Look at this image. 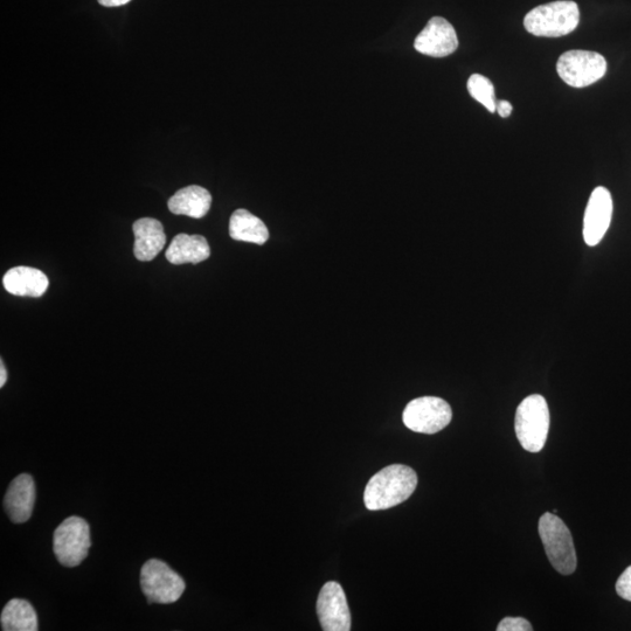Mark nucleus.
Segmentation results:
<instances>
[{
    "label": "nucleus",
    "mask_w": 631,
    "mask_h": 631,
    "mask_svg": "<svg viewBox=\"0 0 631 631\" xmlns=\"http://www.w3.org/2000/svg\"><path fill=\"white\" fill-rule=\"evenodd\" d=\"M418 487V475L412 468L393 464L371 477L364 492V503L371 511L394 508L407 501Z\"/></svg>",
    "instance_id": "nucleus-1"
},
{
    "label": "nucleus",
    "mask_w": 631,
    "mask_h": 631,
    "mask_svg": "<svg viewBox=\"0 0 631 631\" xmlns=\"http://www.w3.org/2000/svg\"><path fill=\"white\" fill-rule=\"evenodd\" d=\"M579 23V6L572 0L537 6L524 19L526 31L533 36L546 38L567 36L577 29Z\"/></svg>",
    "instance_id": "nucleus-2"
},
{
    "label": "nucleus",
    "mask_w": 631,
    "mask_h": 631,
    "mask_svg": "<svg viewBox=\"0 0 631 631\" xmlns=\"http://www.w3.org/2000/svg\"><path fill=\"white\" fill-rule=\"evenodd\" d=\"M550 409L542 395L525 398L517 408L516 434L520 445L531 453L542 452L550 431Z\"/></svg>",
    "instance_id": "nucleus-3"
},
{
    "label": "nucleus",
    "mask_w": 631,
    "mask_h": 631,
    "mask_svg": "<svg viewBox=\"0 0 631 631\" xmlns=\"http://www.w3.org/2000/svg\"><path fill=\"white\" fill-rule=\"evenodd\" d=\"M539 536L556 571L563 575L573 574L578 565L577 552L571 532L563 520L553 512L545 513L539 520Z\"/></svg>",
    "instance_id": "nucleus-4"
},
{
    "label": "nucleus",
    "mask_w": 631,
    "mask_h": 631,
    "mask_svg": "<svg viewBox=\"0 0 631 631\" xmlns=\"http://www.w3.org/2000/svg\"><path fill=\"white\" fill-rule=\"evenodd\" d=\"M141 587L149 603L177 602L185 592V581L164 561L151 559L142 567Z\"/></svg>",
    "instance_id": "nucleus-5"
},
{
    "label": "nucleus",
    "mask_w": 631,
    "mask_h": 631,
    "mask_svg": "<svg viewBox=\"0 0 631 631\" xmlns=\"http://www.w3.org/2000/svg\"><path fill=\"white\" fill-rule=\"evenodd\" d=\"M90 545L89 525L83 518L69 517L54 532L53 550L62 566H79L87 558Z\"/></svg>",
    "instance_id": "nucleus-6"
},
{
    "label": "nucleus",
    "mask_w": 631,
    "mask_h": 631,
    "mask_svg": "<svg viewBox=\"0 0 631 631\" xmlns=\"http://www.w3.org/2000/svg\"><path fill=\"white\" fill-rule=\"evenodd\" d=\"M557 72L568 86L585 88L606 75L607 61L596 52L568 51L559 58Z\"/></svg>",
    "instance_id": "nucleus-7"
},
{
    "label": "nucleus",
    "mask_w": 631,
    "mask_h": 631,
    "mask_svg": "<svg viewBox=\"0 0 631 631\" xmlns=\"http://www.w3.org/2000/svg\"><path fill=\"white\" fill-rule=\"evenodd\" d=\"M452 407L436 397L414 399L406 406L402 420L415 433L435 434L445 429L452 421Z\"/></svg>",
    "instance_id": "nucleus-8"
},
{
    "label": "nucleus",
    "mask_w": 631,
    "mask_h": 631,
    "mask_svg": "<svg viewBox=\"0 0 631 631\" xmlns=\"http://www.w3.org/2000/svg\"><path fill=\"white\" fill-rule=\"evenodd\" d=\"M317 615L325 631H349L351 613L344 589L338 582L325 584L317 600Z\"/></svg>",
    "instance_id": "nucleus-9"
},
{
    "label": "nucleus",
    "mask_w": 631,
    "mask_h": 631,
    "mask_svg": "<svg viewBox=\"0 0 631 631\" xmlns=\"http://www.w3.org/2000/svg\"><path fill=\"white\" fill-rule=\"evenodd\" d=\"M459 47V38L452 24L445 18L434 17L414 41V48L433 58H445Z\"/></svg>",
    "instance_id": "nucleus-10"
},
{
    "label": "nucleus",
    "mask_w": 631,
    "mask_h": 631,
    "mask_svg": "<svg viewBox=\"0 0 631 631\" xmlns=\"http://www.w3.org/2000/svg\"><path fill=\"white\" fill-rule=\"evenodd\" d=\"M612 217V194L606 187H596L588 200L584 219V239L588 246L600 244L612 223Z\"/></svg>",
    "instance_id": "nucleus-11"
},
{
    "label": "nucleus",
    "mask_w": 631,
    "mask_h": 631,
    "mask_svg": "<svg viewBox=\"0 0 631 631\" xmlns=\"http://www.w3.org/2000/svg\"><path fill=\"white\" fill-rule=\"evenodd\" d=\"M36 503V484L29 474L19 475L10 484L4 499V508L13 523H26Z\"/></svg>",
    "instance_id": "nucleus-12"
},
{
    "label": "nucleus",
    "mask_w": 631,
    "mask_h": 631,
    "mask_svg": "<svg viewBox=\"0 0 631 631\" xmlns=\"http://www.w3.org/2000/svg\"><path fill=\"white\" fill-rule=\"evenodd\" d=\"M133 230L135 234L134 254L136 259L143 262L155 260L166 244V235L161 221L152 218H142L135 221Z\"/></svg>",
    "instance_id": "nucleus-13"
},
{
    "label": "nucleus",
    "mask_w": 631,
    "mask_h": 631,
    "mask_svg": "<svg viewBox=\"0 0 631 631\" xmlns=\"http://www.w3.org/2000/svg\"><path fill=\"white\" fill-rule=\"evenodd\" d=\"M3 284L8 293L22 297H41L48 288V277L41 270L16 267L4 275Z\"/></svg>",
    "instance_id": "nucleus-14"
},
{
    "label": "nucleus",
    "mask_w": 631,
    "mask_h": 631,
    "mask_svg": "<svg viewBox=\"0 0 631 631\" xmlns=\"http://www.w3.org/2000/svg\"><path fill=\"white\" fill-rule=\"evenodd\" d=\"M212 196L205 187L190 185L179 190L169 199L168 207L176 216L201 219L210 211Z\"/></svg>",
    "instance_id": "nucleus-15"
},
{
    "label": "nucleus",
    "mask_w": 631,
    "mask_h": 631,
    "mask_svg": "<svg viewBox=\"0 0 631 631\" xmlns=\"http://www.w3.org/2000/svg\"><path fill=\"white\" fill-rule=\"evenodd\" d=\"M165 256L172 265H198L210 258L211 248L203 235L182 233L172 240Z\"/></svg>",
    "instance_id": "nucleus-16"
},
{
    "label": "nucleus",
    "mask_w": 631,
    "mask_h": 631,
    "mask_svg": "<svg viewBox=\"0 0 631 631\" xmlns=\"http://www.w3.org/2000/svg\"><path fill=\"white\" fill-rule=\"evenodd\" d=\"M231 238L237 241L265 245L269 239V231L265 223L247 210H237L230 220Z\"/></svg>",
    "instance_id": "nucleus-17"
},
{
    "label": "nucleus",
    "mask_w": 631,
    "mask_h": 631,
    "mask_svg": "<svg viewBox=\"0 0 631 631\" xmlns=\"http://www.w3.org/2000/svg\"><path fill=\"white\" fill-rule=\"evenodd\" d=\"M2 629L4 631H37L38 615L29 601L12 599L3 609Z\"/></svg>",
    "instance_id": "nucleus-18"
},
{
    "label": "nucleus",
    "mask_w": 631,
    "mask_h": 631,
    "mask_svg": "<svg viewBox=\"0 0 631 631\" xmlns=\"http://www.w3.org/2000/svg\"><path fill=\"white\" fill-rule=\"evenodd\" d=\"M469 94L474 97L477 102L487 108L490 113L497 110V101L495 87L492 82L481 74L471 75L468 80Z\"/></svg>",
    "instance_id": "nucleus-19"
},
{
    "label": "nucleus",
    "mask_w": 631,
    "mask_h": 631,
    "mask_svg": "<svg viewBox=\"0 0 631 631\" xmlns=\"http://www.w3.org/2000/svg\"><path fill=\"white\" fill-rule=\"evenodd\" d=\"M533 630L532 624L523 619V617H505L501 623L498 624L497 631H531Z\"/></svg>",
    "instance_id": "nucleus-20"
},
{
    "label": "nucleus",
    "mask_w": 631,
    "mask_h": 631,
    "mask_svg": "<svg viewBox=\"0 0 631 631\" xmlns=\"http://www.w3.org/2000/svg\"><path fill=\"white\" fill-rule=\"evenodd\" d=\"M616 592L622 599L631 601V566L624 571L616 582Z\"/></svg>",
    "instance_id": "nucleus-21"
},
{
    "label": "nucleus",
    "mask_w": 631,
    "mask_h": 631,
    "mask_svg": "<svg viewBox=\"0 0 631 631\" xmlns=\"http://www.w3.org/2000/svg\"><path fill=\"white\" fill-rule=\"evenodd\" d=\"M513 107L509 101H498L497 102V113L502 117H509L512 113Z\"/></svg>",
    "instance_id": "nucleus-22"
},
{
    "label": "nucleus",
    "mask_w": 631,
    "mask_h": 631,
    "mask_svg": "<svg viewBox=\"0 0 631 631\" xmlns=\"http://www.w3.org/2000/svg\"><path fill=\"white\" fill-rule=\"evenodd\" d=\"M102 6H106V8H117V6L126 5L131 2V0H97Z\"/></svg>",
    "instance_id": "nucleus-23"
},
{
    "label": "nucleus",
    "mask_w": 631,
    "mask_h": 631,
    "mask_svg": "<svg viewBox=\"0 0 631 631\" xmlns=\"http://www.w3.org/2000/svg\"><path fill=\"white\" fill-rule=\"evenodd\" d=\"M6 380H8V372H6L3 360L0 362V387H4L6 384Z\"/></svg>",
    "instance_id": "nucleus-24"
}]
</instances>
